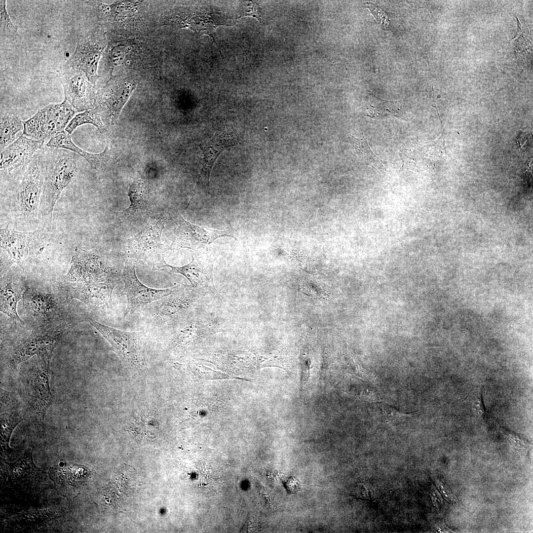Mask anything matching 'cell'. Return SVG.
Segmentation results:
<instances>
[{
    "instance_id": "cell-4",
    "label": "cell",
    "mask_w": 533,
    "mask_h": 533,
    "mask_svg": "<svg viewBox=\"0 0 533 533\" xmlns=\"http://www.w3.org/2000/svg\"><path fill=\"white\" fill-rule=\"evenodd\" d=\"M87 321L108 341L113 350L125 364L137 370L145 369L148 336L144 331H124L89 318Z\"/></svg>"
},
{
    "instance_id": "cell-15",
    "label": "cell",
    "mask_w": 533,
    "mask_h": 533,
    "mask_svg": "<svg viewBox=\"0 0 533 533\" xmlns=\"http://www.w3.org/2000/svg\"><path fill=\"white\" fill-rule=\"evenodd\" d=\"M66 278L71 283H85L118 277L104 266L98 256L81 252L73 257Z\"/></svg>"
},
{
    "instance_id": "cell-18",
    "label": "cell",
    "mask_w": 533,
    "mask_h": 533,
    "mask_svg": "<svg viewBox=\"0 0 533 533\" xmlns=\"http://www.w3.org/2000/svg\"><path fill=\"white\" fill-rule=\"evenodd\" d=\"M237 143V134L233 126L225 124L209 141L198 145L203 154L200 178L205 185H209L211 171L221 152L225 148L235 146Z\"/></svg>"
},
{
    "instance_id": "cell-34",
    "label": "cell",
    "mask_w": 533,
    "mask_h": 533,
    "mask_svg": "<svg viewBox=\"0 0 533 533\" xmlns=\"http://www.w3.org/2000/svg\"><path fill=\"white\" fill-rule=\"evenodd\" d=\"M377 491L371 486L360 485L356 489V493L360 498L373 500L377 498L378 492Z\"/></svg>"
},
{
    "instance_id": "cell-29",
    "label": "cell",
    "mask_w": 533,
    "mask_h": 533,
    "mask_svg": "<svg viewBox=\"0 0 533 533\" xmlns=\"http://www.w3.org/2000/svg\"><path fill=\"white\" fill-rule=\"evenodd\" d=\"M353 138L354 150L360 159L374 168H384L383 161L374 154L364 136L360 138L354 136Z\"/></svg>"
},
{
    "instance_id": "cell-6",
    "label": "cell",
    "mask_w": 533,
    "mask_h": 533,
    "mask_svg": "<svg viewBox=\"0 0 533 533\" xmlns=\"http://www.w3.org/2000/svg\"><path fill=\"white\" fill-rule=\"evenodd\" d=\"M50 358L48 356H37L24 381L28 403L38 424L42 428L46 413L52 403L49 385Z\"/></svg>"
},
{
    "instance_id": "cell-11",
    "label": "cell",
    "mask_w": 533,
    "mask_h": 533,
    "mask_svg": "<svg viewBox=\"0 0 533 533\" xmlns=\"http://www.w3.org/2000/svg\"><path fill=\"white\" fill-rule=\"evenodd\" d=\"M135 264L131 261L127 262L121 275L124 282L121 294L126 296L127 300L125 316L139 311L149 304L173 294L178 290L176 287L156 289L146 286L138 278Z\"/></svg>"
},
{
    "instance_id": "cell-2",
    "label": "cell",
    "mask_w": 533,
    "mask_h": 533,
    "mask_svg": "<svg viewBox=\"0 0 533 533\" xmlns=\"http://www.w3.org/2000/svg\"><path fill=\"white\" fill-rule=\"evenodd\" d=\"M81 318L67 317L44 327L32 330L29 337L11 353L9 366L13 369L34 355L51 357L57 343L78 323Z\"/></svg>"
},
{
    "instance_id": "cell-20",
    "label": "cell",
    "mask_w": 533,
    "mask_h": 533,
    "mask_svg": "<svg viewBox=\"0 0 533 533\" xmlns=\"http://www.w3.org/2000/svg\"><path fill=\"white\" fill-rule=\"evenodd\" d=\"M0 311L15 322L23 324L17 312V305L22 300L26 288L22 279L9 271L1 275Z\"/></svg>"
},
{
    "instance_id": "cell-19",
    "label": "cell",
    "mask_w": 533,
    "mask_h": 533,
    "mask_svg": "<svg viewBox=\"0 0 533 533\" xmlns=\"http://www.w3.org/2000/svg\"><path fill=\"white\" fill-rule=\"evenodd\" d=\"M118 278L85 283H71L67 286V297L78 300L86 305L98 306L109 304L117 284Z\"/></svg>"
},
{
    "instance_id": "cell-16",
    "label": "cell",
    "mask_w": 533,
    "mask_h": 533,
    "mask_svg": "<svg viewBox=\"0 0 533 533\" xmlns=\"http://www.w3.org/2000/svg\"><path fill=\"white\" fill-rule=\"evenodd\" d=\"M214 261L212 255L203 251L198 254H192L191 261L186 265L175 266L165 263L164 267H169L173 272L184 276L192 288L216 292L213 278Z\"/></svg>"
},
{
    "instance_id": "cell-24",
    "label": "cell",
    "mask_w": 533,
    "mask_h": 533,
    "mask_svg": "<svg viewBox=\"0 0 533 533\" xmlns=\"http://www.w3.org/2000/svg\"><path fill=\"white\" fill-rule=\"evenodd\" d=\"M142 2L136 0H123L111 4L100 3L99 9L104 21L117 22L130 19L139 12Z\"/></svg>"
},
{
    "instance_id": "cell-32",
    "label": "cell",
    "mask_w": 533,
    "mask_h": 533,
    "mask_svg": "<svg viewBox=\"0 0 533 533\" xmlns=\"http://www.w3.org/2000/svg\"><path fill=\"white\" fill-rule=\"evenodd\" d=\"M5 0L0 1V25L1 38L15 39L19 37L18 29L11 20L6 10Z\"/></svg>"
},
{
    "instance_id": "cell-13",
    "label": "cell",
    "mask_w": 533,
    "mask_h": 533,
    "mask_svg": "<svg viewBox=\"0 0 533 533\" xmlns=\"http://www.w3.org/2000/svg\"><path fill=\"white\" fill-rule=\"evenodd\" d=\"M178 224L174 241V245L177 248H188L200 252L220 237L235 238L234 233L231 230H218L198 226L187 221L180 215L178 216Z\"/></svg>"
},
{
    "instance_id": "cell-1",
    "label": "cell",
    "mask_w": 533,
    "mask_h": 533,
    "mask_svg": "<svg viewBox=\"0 0 533 533\" xmlns=\"http://www.w3.org/2000/svg\"><path fill=\"white\" fill-rule=\"evenodd\" d=\"M78 155L62 149L49 148L44 151L40 214L48 222L52 221L54 207L61 192L76 177Z\"/></svg>"
},
{
    "instance_id": "cell-27",
    "label": "cell",
    "mask_w": 533,
    "mask_h": 533,
    "mask_svg": "<svg viewBox=\"0 0 533 533\" xmlns=\"http://www.w3.org/2000/svg\"><path fill=\"white\" fill-rule=\"evenodd\" d=\"M129 51L125 44L111 41L103 52L105 69L110 73L119 66L123 61Z\"/></svg>"
},
{
    "instance_id": "cell-37",
    "label": "cell",
    "mask_w": 533,
    "mask_h": 533,
    "mask_svg": "<svg viewBox=\"0 0 533 533\" xmlns=\"http://www.w3.org/2000/svg\"><path fill=\"white\" fill-rule=\"evenodd\" d=\"M475 408L479 418H484L487 414L488 412L485 406L483 399V387H481L480 395L476 402Z\"/></svg>"
},
{
    "instance_id": "cell-10",
    "label": "cell",
    "mask_w": 533,
    "mask_h": 533,
    "mask_svg": "<svg viewBox=\"0 0 533 533\" xmlns=\"http://www.w3.org/2000/svg\"><path fill=\"white\" fill-rule=\"evenodd\" d=\"M136 85V82L132 80H112L97 92L94 98V109L102 122L111 125L117 123L122 108Z\"/></svg>"
},
{
    "instance_id": "cell-12",
    "label": "cell",
    "mask_w": 533,
    "mask_h": 533,
    "mask_svg": "<svg viewBox=\"0 0 533 533\" xmlns=\"http://www.w3.org/2000/svg\"><path fill=\"white\" fill-rule=\"evenodd\" d=\"M39 232L16 231L9 224L0 229V247L6 253L11 265L15 263L23 267L30 261L38 246Z\"/></svg>"
},
{
    "instance_id": "cell-23",
    "label": "cell",
    "mask_w": 533,
    "mask_h": 533,
    "mask_svg": "<svg viewBox=\"0 0 533 533\" xmlns=\"http://www.w3.org/2000/svg\"><path fill=\"white\" fill-rule=\"evenodd\" d=\"M226 17L220 13L212 12L205 13L186 12L183 23L184 28H189L194 31L209 35L214 42L215 41V30L220 25H229Z\"/></svg>"
},
{
    "instance_id": "cell-17",
    "label": "cell",
    "mask_w": 533,
    "mask_h": 533,
    "mask_svg": "<svg viewBox=\"0 0 533 533\" xmlns=\"http://www.w3.org/2000/svg\"><path fill=\"white\" fill-rule=\"evenodd\" d=\"M44 142V140H36L24 135L20 136L0 152L1 175L9 174L21 167L26 166Z\"/></svg>"
},
{
    "instance_id": "cell-14",
    "label": "cell",
    "mask_w": 533,
    "mask_h": 533,
    "mask_svg": "<svg viewBox=\"0 0 533 533\" xmlns=\"http://www.w3.org/2000/svg\"><path fill=\"white\" fill-rule=\"evenodd\" d=\"M65 99L78 112L92 109L93 85L83 71L66 68L61 77Z\"/></svg>"
},
{
    "instance_id": "cell-35",
    "label": "cell",
    "mask_w": 533,
    "mask_h": 533,
    "mask_svg": "<svg viewBox=\"0 0 533 533\" xmlns=\"http://www.w3.org/2000/svg\"><path fill=\"white\" fill-rule=\"evenodd\" d=\"M435 483L444 497L448 501L452 504H457V497L453 494L447 486L438 480L435 481Z\"/></svg>"
},
{
    "instance_id": "cell-21",
    "label": "cell",
    "mask_w": 533,
    "mask_h": 533,
    "mask_svg": "<svg viewBox=\"0 0 533 533\" xmlns=\"http://www.w3.org/2000/svg\"><path fill=\"white\" fill-rule=\"evenodd\" d=\"M128 195L130 204L129 207L117 212V217L121 221L132 223L140 220L149 208L150 192L146 181L142 179L134 181L130 185Z\"/></svg>"
},
{
    "instance_id": "cell-36",
    "label": "cell",
    "mask_w": 533,
    "mask_h": 533,
    "mask_svg": "<svg viewBox=\"0 0 533 533\" xmlns=\"http://www.w3.org/2000/svg\"><path fill=\"white\" fill-rule=\"evenodd\" d=\"M507 438L512 445L521 450H527L529 447L528 443L516 435L508 433Z\"/></svg>"
},
{
    "instance_id": "cell-25",
    "label": "cell",
    "mask_w": 533,
    "mask_h": 533,
    "mask_svg": "<svg viewBox=\"0 0 533 533\" xmlns=\"http://www.w3.org/2000/svg\"><path fill=\"white\" fill-rule=\"evenodd\" d=\"M15 401L0 404V437L2 447L9 448V442L11 435L15 427L24 418L22 412L15 409Z\"/></svg>"
},
{
    "instance_id": "cell-5",
    "label": "cell",
    "mask_w": 533,
    "mask_h": 533,
    "mask_svg": "<svg viewBox=\"0 0 533 533\" xmlns=\"http://www.w3.org/2000/svg\"><path fill=\"white\" fill-rule=\"evenodd\" d=\"M22 301L23 317L32 330L68 317L65 301L56 295L26 289Z\"/></svg>"
},
{
    "instance_id": "cell-38",
    "label": "cell",
    "mask_w": 533,
    "mask_h": 533,
    "mask_svg": "<svg viewBox=\"0 0 533 533\" xmlns=\"http://www.w3.org/2000/svg\"><path fill=\"white\" fill-rule=\"evenodd\" d=\"M431 498L434 505L438 509L440 510L443 504V501L440 494L432 486L431 488Z\"/></svg>"
},
{
    "instance_id": "cell-9",
    "label": "cell",
    "mask_w": 533,
    "mask_h": 533,
    "mask_svg": "<svg viewBox=\"0 0 533 533\" xmlns=\"http://www.w3.org/2000/svg\"><path fill=\"white\" fill-rule=\"evenodd\" d=\"M107 46L105 34L100 30L80 34L75 51L66 64V68L79 70L95 85L100 59Z\"/></svg>"
},
{
    "instance_id": "cell-30",
    "label": "cell",
    "mask_w": 533,
    "mask_h": 533,
    "mask_svg": "<svg viewBox=\"0 0 533 533\" xmlns=\"http://www.w3.org/2000/svg\"><path fill=\"white\" fill-rule=\"evenodd\" d=\"M401 114L400 106L396 102L384 101L377 106L371 105L365 114L373 118H381L386 115L398 117Z\"/></svg>"
},
{
    "instance_id": "cell-31",
    "label": "cell",
    "mask_w": 533,
    "mask_h": 533,
    "mask_svg": "<svg viewBox=\"0 0 533 533\" xmlns=\"http://www.w3.org/2000/svg\"><path fill=\"white\" fill-rule=\"evenodd\" d=\"M412 413H405L398 411L393 407L385 403L376 404V415L384 423L392 424L399 422Z\"/></svg>"
},
{
    "instance_id": "cell-33",
    "label": "cell",
    "mask_w": 533,
    "mask_h": 533,
    "mask_svg": "<svg viewBox=\"0 0 533 533\" xmlns=\"http://www.w3.org/2000/svg\"><path fill=\"white\" fill-rule=\"evenodd\" d=\"M241 5L239 12V16L236 18H240L242 17L251 16L257 18L259 21H261L263 14L262 7L257 1H244Z\"/></svg>"
},
{
    "instance_id": "cell-28",
    "label": "cell",
    "mask_w": 533,
    "mask_h": 533,
    "mask_svg": "<svg viewBox=\"0 0 533 533\" xmlns=\"http://www.w3.org/2000/svg\"><path fill=\"white\" fill-rule=\"evenodd\" d=\"M85 124L94 125L102 133L107 132V127L95 109L88 110L76 115L66 127L65 131L71 134L77 127Z\"/></svg>"
},
{
    "instance_id": "cell-7",
    "label": "cell",
    "mask_w": 533,
    "mask_h": 533,
    "mask_svg": "<svg viewBox=\"0 0 533 533\" xmlns=\"http://www.w3.org/2000/svg\"><path fill=\"white\" fill-rule=\"evenodd\" d=\"M76 112L65 99L48 105L24 122L23 135L36 140L51 138L64 131Z\"/></svg>"
},
{
    "instance_id": "cell-3",
    "label": "cell",
    "mask_w": 533,
    "mask_h": 533,
    "mask_svg": "<svg viewBox=\"0 0 533 533\" xmlns=\"http://www.w3.org/2000/svg\"><path fill=\"white\" fill-rule=\"evenodd\" d=\"M44 151L38 150L26 166L17 190V201L21 216L30 224L37 223L40 213L43 185Z\"/></svg>"
},
{
    "instance_id": "cell-8",
    "label": "cell",
    "mask_w": 533,
    "mask_h": 533,
    "mask_svg": "<svg viewBox=\"0 0 533 533\" xmlns=\"http://www.w3.org/2000/svg\"><path fill=\"white\" fill-rule=\"evenodd\" d=\"M165 222L163 218L152 220L129 241L127 251L130 261L143 260L153 269L164 267L165 249L161 236Z\"/></svg>"
},
{
    "instance_id": "cell-22",
    "label": "cell",
    "mask_w": 533,
    "mask_h": 533,
    "mask_svg": "<svg viewBox=\"0 0 533 533\" xmlns=\"http://www.w3.org/2000/svg\"><path fill=\"white\" fill-rule=\"evenodd\" d=\"M46 146L49 148L62 149L73 152L82 156L91 166L96 169L102 167L108 161L110 151L108 146L99 153L88 152L75 145L71 139V135L63 131L51 137Z\"/></svg>"
},
{
    "instance_id": "cell-26",
    "label": "cell",
    "mask_w": 533,
    "mask_h": 533,
    "mask_svg": "<svg viewBox=\"0 0 533 533\" xmlns=\"http://www.w3.org/2000/svg\"><path fill=\"white\" fill-rule=\"evenodd\" d=\"M0 152L15 141L18 132L24 129V123L11 113L1 114L0 121Z\"/></svg>"
}]
</instances>
